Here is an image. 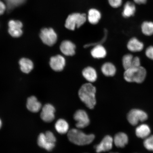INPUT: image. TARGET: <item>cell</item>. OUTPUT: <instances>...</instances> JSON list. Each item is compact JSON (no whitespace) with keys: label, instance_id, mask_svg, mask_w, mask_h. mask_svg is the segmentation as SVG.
Returning a JSON list of instances; mask_svg holds the SVG:
<instances>
[{"label":"cell","instance_id":"6da1fadb","mask_svg":"<svg viewBox=\"0 0 153 153\" xmlns=\"http://www.w3.org/2000/svg\"><path fill=\"white\" fill-rule=\"evenodd\" d=\"M96 89L91 83H86L82 85L78 91L80 99L87 108L92 109L96 104L95 94Z\"/></svg>","mask_w":153,"mask_h":153},{"label":"cell","instance_id":"7a4b0ae2","mask_svg":"<svg viewBox=\"0 0 153 153\" xmlns=\"http://www.w3.org/2000/svg\"><path fill=\"white\" fill-rule=\"evenodd\" d=\"M68 138L71 142L76 145L83 146L88 145L93 142L95 139L93 134H86L80 130L72 129L68 134Z\"/></svg>","mask_w":153,"mask_h":153},{"label":"cell","instance_id":"3957f363","mask_svg":"<svg viewBox=\"0 0 153 153\" xmlns=\"http://www.w3.org/2000/svg\"><path fill=\"white\" fill-rule=\"evenodd\" d=\"M146 75V69L141 66L125 70L123 76L124 79L128 82L141 83L145 81Z\"/></svg>","mask_w":153,"mask_h":153},{"label":"cell","instance_id":"277c9868","mask_svg":"<svg viewBox=\"0 0 153 153\" xmlns=\"http://www.w3.org/2000/svg\"><path fill=\"white\" fill-rule=\"evenodd\" d=\"M87 17L85 14L74 13L70 15L67 18L65 27L68 30H74L76 27L79 28L85 23Z\"/></svg>","mask_w":153,"mask_h":153},{"label":"cell","instance_id":"5b68a950","mask_svg":"<svg viewBox=\"0 0 153 153\" xmlns=\"http://www.w3.org/2000/svg\"><path fill=\"white\" fill-rule=\"evenodd\" d=\"M56 138L53 133L48 131L45 133H41L38 137V145L48 151L53 150L55 146Z\"/></svg>","mask_w":153,"mask_h":153},{"label":"cell","instance_id":"8992f818","mask_svg":"<svg viewBox=\"0 0 153 153\" xmlns=\"http://www.w3.org/2000/svg\"><path fill=\"white\" fill-rule=\"evenodd\" d=\"M146 113L139 109H133L130 111L127 115V120L131 125H137L140 122L145 121L148 119Z\"/></svg>","mask_w":153,"mask_h":153},{"label":"cell","instance_id":"52a82bcc","mask_svg":"<svg viewBox=\"0 0 153 153\" xmlns=\"http://www.w3.org/2000/svg\"><path fill=\"white\" fill-rule=\"evenodd\" d=\"M40 37L44 44L49 46L54 45L57 39V34L52 28L42 29L40 34Z\"/></svg>","mask_w":153,"mask_h":153},{"label":"cell","instance_id":"ba28073f","mask_svg":"<svg viewBox=\"0 0 153 153\" xmlns=\"http://www.w3.org/2000/svg\"><path fill=\"white\" fill-rule=\"evenodd\" d=\"M74 119L76 122V127L78 128H83L89 125L90 120L87 112L85 110L76 111L74 114Z\"/></svg>","mask_w":153,"mask_h":153},{"label":"cell","instance_id":"9c48e42d","mask_svg":"<svg viewBox=\"0 0 153 153\" xmlns=\"http://www.w3.org/2000/svg\"><path fill=\"white\" fill-rule=\"evenodd\" d=\"M49 64L53 71L60 72L64 69L65 66V59L62 55H57L51 57Z\"/></svg>","mask_w":153,"mask_h":153},{"label":"cell","instance_id":"30bf717a","mask_svg":"<svg viewBox=\"0 0 153 153\" xmlns=\"http://www.w3.org/2000/svg\"><path fill=\"white\" fill-rule=\"evenodd\" d=\"M8 32L13 37L18 38L22 35V23L20 21L11 20L8 23Z\"/></svg>","mask_w":153,"mask_h":153},{"label":"cell","instance_id":"8fae6325","mask_svg":"<svg viewBox=\"0 0 153 153\" xmlns=\"http://www.w3.org/2000/svg\"><path fill=\"white\" fill-rule=\"evenodd\" d=\"M55 108L51 104H47L43 107L41 114V117L44 121L51 122L55 118Z\"/></svg>","mask_w":153,"mask_h":153},{"label":"cell","instance_id":"7c38bea8","mask_svg":"<svg viewBox=\"0 0 153 153\" xmlns=\"http://www.w3.org/2000/svg\"><path fill=\"white\" fill-rule=\"evenodd\" d=\"M113 141V139L109 135L106 136L99 144L95 146L96 152L100 153L110 150L112 148Z\"/></svg>","mask_w":153,"mask_h":153},{"label":"cell","instance_id":"4fadbf2b","mask_svg":"<svg viewBox=\"0 0 153 153\" xmlns=\"http://www.w3.org/2000/svg\"><path fill=\"white\" fill-rule=\"evenodd\" d=\"M76 48V45L68 40L63 41L60 45L61 52L67 56H74L75 54Z\"/></svg>","mask_w":153,"mask_h":153},{"label":"cell","instance_id":"5bb4252c","mask_svg":"<svg viewBox=\"0 0 153 153\" xmlns=\"http://www.w3.org/2000/svg\"><path fill=\"white\" fill-rule=\"evenodd\" d=\"M127 48L131 52H140L144 48V45L142 42L139 41L137 38L134 37L131 38L128 42Z\"/></svg>","mask_w":153,"mask_h":153},{"label":"cell","instance_id":"9a60e30c","mask_svg":"<svg viewBox=\"0 0 153 153\" xmlns=\"http://www.w3.org/2000/svg\"><path fill=\"white\" fill-rule=\"evenodd\" d=\"M82 74L84 78L89 83H93L97 81V72L92 67H86L82 71Z\"/></svg>","mask_w":153,"mask_h":153},{"label":"cell","instance_id":"2e32d148","mask_svg":"<svg viewBox=\"0 0 153 153\" xmlns=\"http://www.w3.org/2000/svg\"><path fill=\"white\" fill-rule=\"evenodd\" d=\"M26 106L30 111L36 113L41 110L42 105L35 96H31L27 99Z\"/></svg>","mask_w":153,"mask_h":153},{"label":"cell","instance_id":"e0dca14e","mask_svg":"<svg viewBox=\"0 0 153 153\" xmlns=\"http://www.w3.org/2000/svg\"><path fill=\"white\" fill-rule=\"evenodd\" d=\"M151 129L148 124H143L137 127L135 129V134L139 138L145 139L150 135Z\"/></svg>","mask_w":153,"mask_h":153},{"label":"cell","instance_id":"ac0fdd59","mask_svg":"<svg viewBox=\"0 0 153 153\" xmlns=\"http://www.w3.org/2000/svg\"><path fill=\"white\" fill-rule=\"evenodd\" d=\"M114 141L117 147L123 148L128 142V137L126 133L120 132L115 135Z\"/></svg>","mask_w":153,"mask_h":153},{"label":"cell","instance_id":"d6986e66","mask_svg":"<svg viewBox=\"0 0 153 153\" xmlns=\"http://www.w3.org/2000/svg\"><path fill=\"white\" fill-rule=\"evenodd\" d=\"M91 54L94 58L100 59L104 58L107 55L106 49L102 45L94 46L91 51Z\"/></svg>","mask_w":153,"mask_h":153},{"label":"cell","instance_id":"ffe728a7","mask_svg":"<svg viewBox=\"0 0 153 153\" xmlns=\"http://www.w3.org/2000/svg\"><path fill=\"white\" fill-rule=\"evenodd\" d=\"M21 71L24 73L28 74L33 68V64L31 60L27 58L21 59L19 62Z\"/></svg>","mask_w":153,"mask_h":153},{"label":"cell","instance_id":"44dd1931","mask_svg":"<svg viewBox=\"0 0 153 153\" xmlns=\"http://www.w3.org/2000/svg\"><path fill=\"white\" fill-rule=\"evenodd\" d=\"M101 71L105 76H112L116 74V68L112 63L107 62L102 65L101 68Z\"/></svg>","mask_w":153,"mask_h":153},{"label":"cell","instance_id":"7402d4cb","mask_svg":"<svg viewBox=\"0 0 153 153\" xmlns=\"http://www.w3.org/2000/svg\"><path fill=\"white\" fill-rule=\"evenodd\" d=\"M101 18V13L97 10L95 9L89 10L88 19L90 23L93 25L97 24L98 23Z\"/></svg>","mask_w":153,"mask_h":153},{"label":"cell","instance_id":"603a6c76","mask_svg":"<svg viewBox=\"0 0 153 153\" xmlns=\"http://www.w3.org/2000/svg\"><path fill=\"white\" fill-rule=\"evenodd\" d=\"M136 11L135 5L131 2L128 1L124 5L122 15L125 18L133 16Z\"/></svg>","mask_w":153,"mask_h":153},{"label":"cell","instance_id":"cb8c5ba5","mask_svg":"<svg viewBox=\"0 0 153 153\" xmlns=\"http://www.w3.org/2000/svg\"><path fill=\"white\" fill-rule=\"evenodd\" d=\"M55 128L57 132L65 134L68 132L69 129L68 124L65 120L60 119L57 120L55 124Z\"/></svg>","mask_w":153,"mask_h":153},{"label":"cell","instance_id":"d4e9b609","mask_svg":"<svg viewBox=\"0 0 153 153\" xmlns=\"http://www.w3.org/2000/svg\"><path fill=\"white\" fill-rule=\"evenodd\" d=\"M134 57L131 54L124 55L122 59V65L124 70L134 68Z\"/></svg>","mask_w":153,"mask_h":153},{"label":"cell","instance_id":"484cf974","mask_svg":"<svg viewBox=\"0 0 153 153\" xmlns=\"http://www.w3.org/2000/svg\"><path fill=\"white\" fill-rule=\"evenodd\" d=\"M143 33L146 36L153 35V22H145L141 25Z\"/></svg>","mask_w":153,"mask_h":153},{"label":"cell","instance_id":"4316f807","mask_svg":"<svg viewBox=\"0 0 153 153\" xmlns=\"http://www.w3.org/2000/svg\"><path fill=\"white\" fill-rule=\"evenodd\" d=\"M7 11H10L15 7L22 5L26 1V0H4Z\"/></svg>","mask_w":153,"mask_h":153},{"label":"cell","instance_id":"83f0119b","mask_svg":"<svg viewBox=\"0 0 153 153\" xmlns=\"http://www.w3.org/2000/svg\"><path fill=\"white\" fill-rule=\"evenodd\" d=\"M143 145L147 150L153 152V135H149L145 138Z\"/></svg>","mask_w":153,"mask_h":153},{"label":"cell","instance_id":"f1b7e54d","mask_svg":"<svg viewBox=\"0 0 153 153\" xmlns=\"http://www.w3.org/2000/svg\"><path fill=\"white\" fill-rule=\"evenodd\" d=\"M104 37H103L102 38V39L100 40V41L98 42H97L87 44V45H84V48H87L92 46L94 47V46L97 45H101V44H102L105 41H106L107 38V36H108V30H107L106 29L104 30Z\"/></svg>","mask_w":153,"mask_h":153},{"label":"cell","instance_id":"f546056e","mask_svg":"<svg viewBox=\"0 0 153 153\" xmlns=\"http://www.w3.org/2000/svg\"><path fill=\"white\" fill-rule=\"evenodd\" d=\"M110 5L114 8H117L121 6L122 0H108Z\"/></svg>","mask_w":153,"mask_h":153},{"label":"cell","instance_id":"4dcf8cb0","mask_svg":"<svg viewBox=\"0 0 153 153\" xmlns=\"http://www.w3.org/2000/svg\"><path fill=\"white\" fill-rule=\"evenodd\" d=\"M145 55L149 59L153 60V46H149L145 51Z\"/></svg>","mask_w":153,"mask_h":153},{"label":"cell","instance_id":"1f68e13d","mask_svg":"<svg viewBox=\"0 0 153 153\" xmlns=\"http://www.w3.org/2000/svg\"><path fill=\"white\" fill-rule=\"evenodd\" d=\"M6 9V5L3 2L0 1V15L3 14Z\"/></svg>","mask_w":153,"mask_h":153},{"label":"cell","instance_id":"d6a6232c","mask_svg":"<svg viewBox=\"0 0 153 153\" xmlns=\"http://www.w3.org/2000/svg\"><path fill=\"white\" fill-rule=\"evenodd\" d=\"M135 3L137 4H145L147 1V0H134Z\"/></svg>","mask_w":153,"mask_h":153},{"label":"cell","instance_id":"836d02e7","mask_svg":"<svg viewBox=\"0 0 153 153\" xmlns=\"http://www.w3.org/2000/svg\"><path fill=\"white\" fill-rule=\"evenodd\" d=\"M1 126H2V122H1V119H0V129L1 128Z\"/></svg>","mask_w":153,"mask_h":153},{"label":"cell","instance_id":"e575fe53","mask_svg":"<svg viewBox=\"0 0 153 153\" xmlns=\"http://www.w3.org/2000/svg\"><path fill=\"white\" fill-rule=\"evenodd\" d=\"M114 153V152H112V153Z\"/></svg>","mask_w":153,"mask_h":153}]
</instances>
